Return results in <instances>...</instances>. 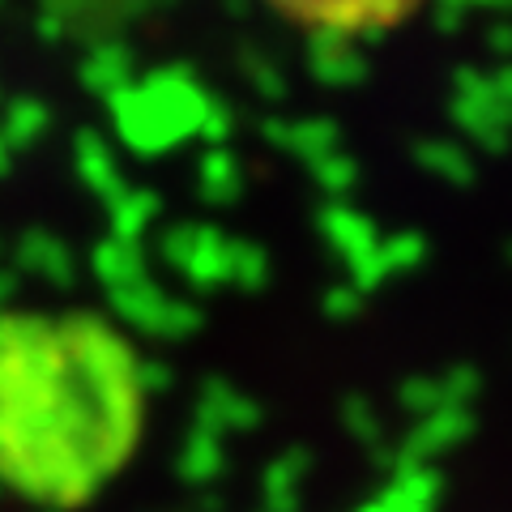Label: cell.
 Listing matches in <instances>:
<instances>
[{"label":"cell","mask_w":512,"mask_h":512,"mask_svg":"<svg viewBox=\"0 0 512 512\" xmlns=\"http://www.w3.org/2000/svg\"><path fill=\"white\" fill-rule=\"evenodd\" d=\"M150 372L94 308H0V491L39 512H82L137 461Z\"/></svg>","instance_id":"6da1fadb"},{"label":"cell","mask_w":512,"mask_h":512,"mask_svg":"<svg viewBox=\"0 0 512 512\" xmlns=\"http://www.w3.org/2000/svg\"><path fill=\"white\" fill-rule=\"evenodd\" d=\"M282 22H291L308 35L329 39H367L389 35L431 5V0H261Z\"/></svg>","instance_id":"7a4b0ae2"}]
</instances>
